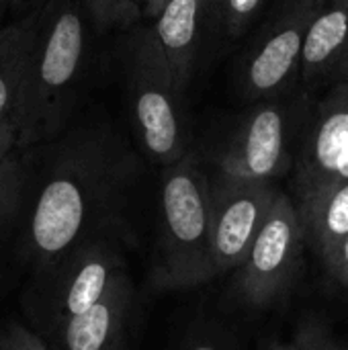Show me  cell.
Instances as JSON below:
<instances>
[{"label":"cell","instance_id":"6da1fadb","mask_svg":"<svg viewBox=\"0 0 348 350\" xmlns=\"http://www.w3.org/2000/svg\"><path fill=\"white\" fill-rule=\"evenodd\" d=\"M129 158L101 129L68 135L41 183L29 219V248L39 265L66 256L115 205Z\"/></svg>","mask_w":348,"mask_h":350},{"label":"cell","instance_id":"7a4b0ae2","mask_svg":"<svg viewBox=\"0 0 348 350\" xmlns=\"http://www.w3.org/2000/svg\"><path fill=\"white\" fill-rule=\"evenodd\" d=\"M88 23L82 0H49L41 8L29 70L10 119L18 150L62 131L84 70Z\"/></svg>","mask_w":348,"mask_h":350},{"label":"cell","instance_id":"3957f363","mask_svg":"<svg viewBox=\"0 0 348 350\" xmlns=\"http://www.w3.org/2000/svg\"><path fill=\"white\" fill-rule=\"evenodd\" d=\"M211 246V180L193 154L164 166L160 183V230L152 281L178 291L217 277Z\"/></svg>","mask_w":348,"mask_h":350},{"label":"cell","instance_id":"277c9868","mask_svg":"<svg viewBox=\"0 0 348 350\" xmlns=\"http://www.w3.org/2000/svg\"><path fill=\"white\" fill-rule=\"evenodd\" d=\"M125 84L131 117L148 156L162 166L187 154L178 88L154 29H137L125 45Z\"/></svg>","mask_w":348,"mask_h":350},{"label":"cell","instance_id":"5b68a950","mask_svg":"<svg viewBox=\"0 0 348 350\" xmlns=\"http://www.w3.org/2000/svg\"><path fill=\"white\" fill-rule=\"evenodd\" d=\"M304 238L299 209L279 193L269 219L238 269V293L248 306L265 308L285 293L297 271Z\"/></svg>","mask_w":348,"mask_h":350},{"label":"cell","instance_id":"8992f818","mask_svg":"<svg viewBox=\"0 0 348 350\" xmlns=\"http://www.w3.org/2000/svg\"><path fill=\"white\" fill-rule=\"evenodd\" d=\"M277 197L279 191L271 180L219 172L211 183V246L219 275L242 267Z\"/></svg>","mask_w":348,"mask_h":350},{"label":"cell","instance_id":"52a82bcc","mask_svg":"<svg viewBox=\"0 0 348 350\" xmlns=\"http://www.w3.org/2000/svg\"><path fill=\"white\" fill-rule=\"evenodd\" d=\"M322 0H289L281 16L244 62V90L250 98L271 96L299 68L310 23Z\"/></svg>","mask_w":348,"mask_h":350},{"label":"cell","instance_id":"ba28073f","mask_svg":"<svg viewBox=\"0 0 348 350\" xmlns=\"http://www.w3.org/2000/svg\"><path fill=\"white\" fill-rule=\"evenodd\" d=\"M287 166V117L275 103H263L242 121L232 144L219 160V172L246 178L271 180Z\"/></svg>","mask_w":348,"mask_h":350},{"label":"cell","instance_id":"9c48e42d","mask_svg":"<svg viewBox=\"0 0 348 350\" xmlns=\"http://www.w3.org/2000/svg\"><path fill=\"white\" fill-rule=\"evenodd\" d=\"M347 166L348 84H340L320 105L316 123L302 150L295 174L297 197L336 180Z\"/></svg>","mask_w":348,"mask_h":350},{"label":"cell","instance_id":"30bf717a","mask_svg":"<svg viewBox=\"0 0 348 350\" xmlns=\"http://www.w3.org/2000/svg\"><path fill=\"white\" fill-rule=\"evenodd\" d=\"M123 269L121 256L111 242L90 240L80 246L57 289V324L94 308Z\"/></svg>","mask_w":348,"mask_h":350},{"label":"cell","instance_id":"8fae6325","mask_svg":"<svg viewBox=\"0 0 348 350\" xmlns=\"http://www.w3.org/2000/svg\"><path fill=\"white\" fill-rule=\"evenodd\" d=\"M131 297L133 285L123 269L94 308L57 324L55 350H121Z\"/></svg>","mask_w":348,"mask_h":350},{"label":"cell","instance_id":"7c38bea8","mask_svg":"<svg viewBox=\"0 0 348 350\" xmlns=\"http://www.w3.org/2000/svg\"><path fill=\"white\" fill-rule=\"evenodd\" d=\"M209 2L211 0H170L154 18L152 29L168 57L180 94L189 86L195 70L201 27Z\"/></svg>","mask_w":348,"mask_h":350},{"label":"cell","instance_id":"4fadbf2b","mask_svg":"<svg viewBox=\"0 0 348 350\" xmlns=\"http://www.w3.org/2000/svg\"><path fill=\"white\" fill-rule=\"evenodd\" d=\"M338 64L348 66V0H322L306 35L299 70L314 80Z\"/></svg>","mask_w":348,"mask_h":350},{"label":"cell","instance_id":"5bb4252c","mask_svg":"<svg viewBox=\"0 0 348 350\" xmlns=\"http://www.w3.org/2000/svg\"><path fill=\"white\" fill-rule=\"evenodd\" d=\"M297 209L306 238L326 260L348 234V180L324 185L299 197Z\"/></svg>","mask_w":348,"mask_h":350},{"label":"cell","instance_id":"9a60e30c","mask_svg":"<svg viewBox=\"0 0 348 350\" xmlns=\"http://www.w3.org/2000/svg\"><path fill=\"white\" fill-rule=\"evenodd\" d=\"M39 12L0 27V121L12 119L35 47Z\"/></svg>","mask_w":348,"mask_h":350},{"label":"cell","instance_id":"2e32d148","mask_svg":"<svg viewBox=\"0 0 348 350\" xmlns=\"http://www.w3.org/2000/svg\"><path fill=\"white\" fill-rule=\"evenodd\" d=\"M82 4L96 33H107L115 27H127L142 12V8L129 0H82Z\"/></svg>","mask_w":348,"mask_h":350},{"label":"cell","instance_id":"e0dca14e","mask_svg":"<svg viewBox=\"0 0 348 350\" xmlns=\"http://www.w3.org/2000/svg\"><path fill=\"white\" fill-rule=\"evenodd\" d=\"M265 0H219L222 23L232 37H240L252 23Z\"/></svg>","mask_w":348,"mask_h":350},{"label":"cell","instance_id":"ac0fdd59","mask_svg":"<svg viewBox=\"0 0 348 350\" xmlns=\"http://www.w3.org/2000/svg\"><path fill=\"white\" fill-rule=\"evenodd\" d=\"M16 152L0 176V219H4L6 215H10L14 211L23 183H25V168H23V162L16 156Z\"/></svg>","mask_w":348,"mask_h":350},{"label":"cell","instance_id":"d6986e66","mask_svg":"<svg viewBox=\"0 0 348 350\" xmlns=\"http://www.w3.org/2000/svg\"><path fill=\"white\" fill-rule=\"evenodd\" d=\"M269 350H348L345 345L334 340L324 328L320 326H306L289 342L275 345Z\"/></svg>","mask_w":348,"mask_h":350},{"label":"cell","instance_id":"ffe728a7","mask_svg":"<svg viewBox=\"0 0 348 350\" xmlns=\"http://www.w3.org/2000/svg\"><path fill=\"white\" fill-rule=\"evenodd\" d=\"M0 350H47V347L31 330L10 324L0 332Z\"/></svg>","mask_w":348,"mask_h":350},{"label":"cell","instance_id":"44dd1931","mask_svg":"<svg viewBox=\"0 0 348 350\" xmlns=\"http://www.w3.org/2000/svg\"><path fill=\"white\" fill-rule=\"evenodd\" d=\"M330 275L348 289V234L336 244V248L332 250V254L324 260Z\"/></svg>","mask_w":348,"mask_h":350},{"label":"cell","instance_id":"7402d4cb","mask_svg":"<svg viewBox=\"0 0 348 350\" xmlns=\"http://www.w3.org/2000/svg\"><path fill=\"white\" fill-rule=\"evenodd\" d=\"M16 150H18L16 148V131H14L12 123L4 119V121H0V176L6 170V166Z\"/></svg>","mask_w":348,"mask_h":350},{"label":"cell","instance_id":"603a6c76","mask_svg":"<svg viewBox=\"0 0 348 350\" xmlns=\"http://www.w3.org/2000/svg\"><path fill=\"white\" fill-rule=\"evenodd\" d=\"M49 0H10V16L12 21L31 16L33 12H39Z\"/></svg>","mask_w":348,"mask_h":350},{"label":"cell","instance_id":"cb8c5ba5","mask_svg":"<svg viewBox=\"0 0 348 350\" xmlns=\"http://www.w3.org/2000/svg\"><path fill=\"white\" fill-rule=\"evenodd\" d=\"M170 0H146V4L142 6V12L146 14V16H150V18H156L162 10H164V6L168 4Z\"/></svg>","mask_w":348,"mask_h":350},{"label":"cell","instance_id":"d4e9b609","mask_svg":"<svg viewBox=\"0 0 348 350\" xmlns=\"http://www.w3.org/2000/svg\"><path fill=\"white\" fill-rule=\"evenodd\" d=\"M189 350H219L215 345H209V342H203V340H199V342H195V345H191V349Z\"/></svg>","mask_w":348,"mask_h":350},{"label":"cell","instance_id":"484cf974","mask_svg":"<svg viewBox=\"0 0 348 350\" xmlns=\"http://www.w3.org/2000/svg\"><path fill=\"white\" fill-rule=\"evenodd\" d=\"M8 12H10V0H0V21H2V16L8 14Z\"/></svg>","mask_w":348,"mask_h":350},{"label":"cell","instance_id":"4316f807","mask_svg":"<svg viewBox=\"0 0 348 350\" xmlns=\"http://www.w3.org/2000/svg\"><path fill=\"white\" fill-rule=\"evenodd\" d=\"M129 2H131V4H135V6H139V8L146 4V0H129Z\"/></svg>","mask_w":348,"mask_h":350}]
</instances>
